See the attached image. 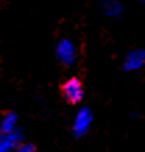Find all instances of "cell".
Instances as JSON below:
<instances>
[{
  "label": "cell",
  "instance_id": "1",
  "mask_svg": "<svg viewBox=\"0 0 145 152\" xmlns=\"http://www.w3.org/2000/svg\"><path fill=\"white\" fill-rule=\"evenodd\" d=\"M61 95L70 105H78L84 99V88L80 78L77 77H71L67 81L63 83L60 87Z\"/></svg>",
  "mask_w": 145,
  "mask_h": 152
},
{
  "label": "cell",
  "instance_id": "2",
  "mask_svg": "<svg viewBox=\"0 0 145 152\" xmlns=\"http://www.w3.org/2000/svg\"><path fill=\"white\" fill-rule=\"evenodd\" d=\"M56 56L57 60L63 66L70 67L75 61V49L74 45L68 39H60L56 45Z\"/></svg>",
  "mask_w": 145,
  "mask_h": 152
},
{
  "label": "cell",
  "instance_id": "3",
  "mask_svg": "<svg viewBox=\"0 0 145 152\" xmlns=\"http://www.w3.org/2000/svg\"><path fill=\"white\" fill-rule=\"evenodd\" d=\"M23 130L18 127L11 133H0V152H13L23 142Z\"/></svg>",
  "mask_w": 145,
  "mask_h": 152
},
{
  "label": "cell",
  "instance_id": "4",
  "mask_svg": "<svg viewBox=\"0 0 145 152\" xmlns=\"http://www.w3.org/2000/svg\"><path fill=\"white\" fill-rule=\"evenodd\" d=\"M91 121H92V113L88 107H82L78 110L77 116H75L74 124H73V134L78 138L81 135H84L87 131H88L89 126H91Z\"/></svg>",
  "mask_w": 145,
  "mask_h": 152
},
{
  "label": "cell",
  "instance_id": "5",
  "mask_svg": "<svg viewBox=\"0 0 145 152\" xmlns=\"http://www.w3.org/2000/svg\"><path fill=\"white\" fill-rule=\"evenodd\" d=\"M145 66V50L142 49H137V50L130 52L126 56V60L123 63V69L126 71H134V70H140Z\"/></svg>",
  "mask_w": 145,
  "mask_h": 152
},
{
  "label": "cell",
  "instance_id": "6",
  "mask_svg": "<svg viewBox=\"0 0 145 152\" xmlns=\"http://www.w3.org/2000/svg\"><path fill=\"white\" fill-rule=\"evenodd\" d=\"M17 115L14 112H6L0 120V133H11L17 129Z\"/></svg>",
  "mask_w": 145,
  "mask_h": 152
},
{
  "label": "cell",
  "instance_id": "7",
  "mask_svg": "<svg viewBox=\"0 0 145 152\" xmlns=\"http://www.w3.org/2000/svg\"><path fill=\"white\" fill-rule=\"evenodd\" d=\"M13 152H38V151H36V147H35L34 144H29V142L24 144V142H21Z\"/></svg>",
  "mask_w": 145,
  "mask_h": 152
},
{
  "label": "cell",
  "instance_id": "8",
  "mask_svg": "<svg viewBox=\"0 0 145 152\" xmlns=\"http://www.w3.org/2000/svg\"><path fill=\"white\" fill-rule=\"evenodd\" d=\"M140 1H145V0H140Z\"/></svg>",
  "mask_w": 145,
  "mask_h": 152
}]
</instances>
